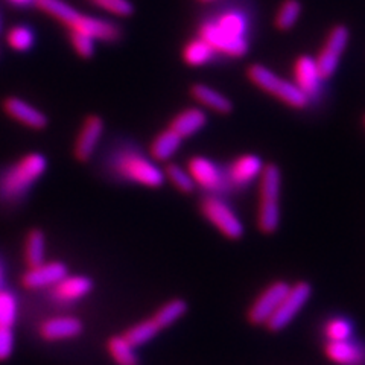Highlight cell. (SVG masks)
<instances>
[{"label": "cell", "instance_id": "cell-18", "mask_svg": "<svg viewBox=\"0 0 365 365\" xmlns=\"http://www.w3.org/2000/svg\"><path fill=\"white\" fill-rule=\"evenodd\" d=\"M4 111L8 114L11 119L17 120L19 123L25 125V127L31 128V130H44L48 127V118H46V114L43 111H40L37 107L31 106L29 102L23 101L17 96H8L4 101Z\"/></svg>", "mask_w": 365, "mask_h": 365}, {"label": "cell", "instance_id": "cell-22", "mask_svg": "<svg viewBox=\"0 0 365 365\" xmlns=\"http://www.w3.org/2000/svg\"><path fill=\"white\" fill-rule=\"evenodd\" d=\"M182 140H185L182 137L168 127L153 139L150 145V157L154 162H168L169 158H173L177 154Z\"/></svg>", "mask_w": 365, "mask_h": 365}, {"label": "cell", "instance_id": "cell-36", "mask_svg": "<svg viewBox=\"0 0 365 365\" xmlns=\"http://www.w3.org/2000/svg\"><path fill=\"white\" fill-rule=\"evenodd\" d=\"M16 349L14 327H0V362L13 356Z\"/></svg>", "mask_w": 365, "mask_h": 365}, {"label": "cell", "instance_id": "cell-8", "mask_svg": "<svg viewBox=\"0 0 365 365\" xmlns=\"http://www.w3.org/2000/svg\"><path fill=\"white\" fill-rule=\"evenodd\" d=\"M190 177L195 181V185L201 187L205 193H215V195H225L230 192L228 187L225 169L216 165L212 158L195 155L187 162Z\"/></svg>", "mask_w": 365, "mask_h": 365}, {"label": "cell", "instance_id": "cell-21", "mask_svg": "<svg viewBox=\"0 0 365 365\" xmlns=\"http://www.w3.org/2000/svg\"><path fill=\"white\" fill-rule=\"evenodd\" d=\"M190 95L197 102H200L202 107L209 108L215 113L228 114L233 111V104L230 99L222 95L221 91L205 84H193L190 87Z\"/></svg>", "mask_w": 365, "mask_h": 365}, {"label": "cell", "instance_id": "cell-34", "mask_svg": "<svg viewBox=\"0 0 365 365\" xmlns=\"http://www.w3.org/2000/svg\"><path fill=\"white\" fill-rule=\"evenodd\" d=\"M88 2L116 17H130L134 13V6L130 0H88Z\"/></svg>", "mask_w": 365, "mask_h": 365}, {"label": "cell", "instance_id": "cell-1", "mask_svg": "<svg viewBox=\"0 0 365 365\" xmlns=\"http://www.w3.org/2000/svg\"><path fill=\"white\" fill-rule=\"evenodd\" d=\"M248 19L239 9H224L201 21L198 37L207 41L215 53L241 58L248 52Z\"/></svg>", "mask_w": 365, "mask_h": 365}, {"label": "cell", "instance_id": "cell-17", "mask_svg": "<svg viewBox=\"0 0 365 365\" xmlns=\"http://www.w3.org/2000/svg\"><path fill=\"white\" fill-rule=\"evenodd\" d=\"M324 356L336 365H365V342L355 338L344 341H326Z\"/></svg>", "mask_w": 365, "mask_h": 365}, {"label": "cell", "instance_id": "cell-27", "mask_svg": "<svg viewBox=\"0 0 365 365\" xmlns=\"http://www.w3.org/2000/svg\"><path fill=\"white\" fill-rule=\"evenodd\" d=\"M322 332L326 341H344L355 335V324L344 315H335L326 319Z\"/></svg>", "mask_w": 365, "mask_h": 365}, {"label": "cell", "instance_id": "cell-31", "mask_svg": "<svg viewBox=\"0 0 365 365\" xmlns=\"http://www.w3.org/2000/svg\"><path fill=\"white\" fill-rule=\"evenodd\" d=\"M163 173H165V178L173 182V186L178 192L186 193V195H189V193H192V192H195L197 185H195V181H193V178L190 177L187 169L181 168L180 165H175V163H169L165 168Z\"/></svg>", "mask_w": 365, "mask_h": 365}, {"label": "cell", "instance_id": "cell-25", "mask_svg": "<svg viewBox=\"0 0 365 365\" xmlns=\"http://www.w3.org/2000/svg\"><path fill=\"white\" fill-rule=\"evenodd\" d=\"M181 55H182V60H185V63L187 66L200 67V66L209 64L215 58L216 53L207 41H204L202 38L197 37V38L189 40L185 44Z\"/></svg>", "mask_w": 365, "mask_h": 365}, {"label": "cell", "instance_id": "cell-28", "mask_svg": "<svg viewBox=\"0 0 365 365\" xmlns=\"http://www.w3.org/2000/svg\"><path fill=\"white\" fill-rule=\"evenodd\" d=\"M186 312H187V303L181 299H173L160 306L154 312L153 318L155 319L160 329L163 330L166 327L175 324L178 319H181L186 315Z\"/></svg>", "mask_w": 365, "mask_h": 365}, {"label": "cell", "instance_id": "cell-14", "mask_svg": "<svg viewBox=\"0 0 365 365\" xmlns=\"http://www.w3.org/2000/svg\"><path fill=\"white\" fill-rule=\"evenodd\" d=\"M264 163L259 155L244 154L236 157L233 162L225 168V177L230 190H244L251 182L259 180Z\"/></svg>", "mask_w": 365, "mask_h": 365}, {"label": "cell", "instance_id": "cell-9", "mask_svg": "<svg viewBox=\"0 0 365 365\" xmlns=\"http://www.w3.org/2000/svg\"><path fill=\"white\" fill-rule=\"evenodd\" d=\"M291 284L284 280H276L269 283L268 287L262 291L256 300L251 303L247 312V319L253 326H264L268 323V319L276 312L283 297L287 295Z\"/></svg>", "mask_w": 365, "mask_h": 365}, {"label": "cell", "instance_id": "cell-6", "mask_svg": "<svg viewBox=\"0 0 365 365\" xmlns=\"http://www.w3.org/2000/svg\"><path fill=\"white\" fill-rule=\"evenodd\" d=\"M202 216L216 230L230 241H239L245 235V227L235 209L228 204L224 195L205 193L200 204Z\"/></svg>", "mask_w": 365, "mask_h": 365}, {"label": "cell", "instance_id": "cell-24", "mask_svg": "<svg viewBox=\"0 0 365 365\" xmlns=\"http://www.w3.org/2000/svg\"><path fill=\"white\" fill-rule=\"evenodd\" d=\"M26 267H37L46 262V235L40 228H32L25 237V247H23Z\"/></svg>", "mask_w": 365, "mask_h": 365}, {"label": "cell", "instance_id": "cell-40", "mask_svg": "<svg viewBox=\"0 0 365 365\" xmlns=\"http://www.w3.org/2000/svg\"><path fill=\"white\" fill-rule=\"evenodd\" d=\"M364 123H365V118H364Z\"/></svg>", "mask_w": 365, "mask_h": 365}, {"label": "cell", "instance_id": "cell-7", "mask_svg": "<svg viewBox=\"0 0 365 365\" xmlns=\"http://www.w3.org/2000/svg\"><path fill=\"white\" fill-rule=\"evenodd\" d=\"M311 297H312V284L309 282L299 280L294 284H291L287 295L283 297V300L280 302L279 307L276 309V312L272 314V317L265 324L267 330L277 334L287 329L294 322L295 317L304 309V306L311 300Z\"/></svg>", "mask_w": 365, "mask_h": 365}, {"label": "cell", "instance_id": "cell-3", "mask_svg": "<svg viewBox=\"0 0 365 365\" xmlns=\"http://www.w3.org/2000/svg\"><path fill=\"white\" fill-rule=\"evenodd\" d=\"M48 158L40 153L21 155L0 173V202L17 205L28 197L31 189L44 175Z\"/></svg>", "mask_w": 365, "mask_h": 365}, {"label": "cell", "instance_id": "cell-16", "mask_svg": "<svg viewBox=\"0 0 365 365\" xmlns=\"http://www.w3.org/2000/svg\"><path fill=\"white\" fill-rule=\"evenodd\" d=\"M102 134H104V120L98 114H90L84 119L75 140L73 154L78 162L86 163L95 155Z\"/></svg>", "mask_w": 365, "mask_h": 365}, {"label": "cell", "instance_id": "cell-12", "mask_svg": "<svg viewBox=\"0 0 365 365\" xmlns=\"http://www.w3.org/2000/svg\"><path fill=\"white\" fill-rule=\"evenodd\" d=\"M84 334V323L75 315H55L38 324V335L46 342L72 341Z\"/></svg>", "mask_w": 365, "mask_h": 365}, {"label": "cell", "instance_id": "cell-15", "mask_svg": "<svg viewBox=\"0 0 365 365\" xmlns=\"http://www.w3.org/2000/svg\"><path fill=\"white\" fill-rule=\"evenodd\" d=\"M67 31H76L93 38L95 41H104V43H114L118 41L122 36L120 28L114 21L101 19V17H91L84 16L78 11L72 21L66 26Z\"/></svg>", "mask_w": 365, "mask_h": 365}, {"label": "cell", "instance_id": "cell-20", "mask_svg": "<svg viewBox=\"0 0 365 365\" xmlns=\"http://www.w3.org/2000/svg\"><path fill=\"white\" fill-rule=\"evenodd\" d=\"M205 125H207V114L201 108L189 107L175 114L169 123V128L174 130L182 139H187V137L200 133Z\"/></svg>", "mask_w": 365, "mask_h": 365}, {"label": "cell", "instance_id": "cell-29", "mask_svg": "<svg viewBox=\"0 0 365 365\" xmlns=\"http://www.w3.org/2000/svg\"><path fill=\"white\" fill-rule=\"evenodd\" d=\"M36 5L38 9H41L43 13L51 16L56 21H60L64 28L72 21L75 14L78 11L72 8L68 4H66L64 0H36Z\"/></svg>", "mask_w": 365, "mask_h": 365}, {"label": "cell", "instance_id": "cell-5", "mask_svg": "<svg viewBox=\"0 0 365 365\" xmlns=\"http://www.w3.org/2000/svg\"><path fill=\"white\" fill-rule=\"evenodd\" d=\"M247 76L256 87L267 91V93L282 101L283 104H287L295 110H303L309 104V98L295 86V83L287 81V79L277 76L265 66L251 64L247 71Z\"/></svg>", "mask_w": 365, "mask_h": 365}, {"label": "cell", "instance_id": "cell-33", "mask_svg": "<svg viewBox=\"0 0 365 365\" xmlns=\"http://www.w3.org/2000/svg\"><path fill=\"white\" fill-rule=\"evenodd\" d=\"M302 14V5L299 0H284L276 14V28L280 31H289L295 26Z\"/></svg>", "mask_w": 365, "mask_h": 365}, {"label": "cell", "instance_id": "cell-37", "mask_svg": "<svg viewBox=\"0 0 365 365\" xmlns=\"http://www.w3.org/2000/svg\"><path fill=\"white\" fill-rule=\"evenodd\" d=\"M6 2L9 5H14V6H19V8H23V6H29L32 4H36V0H6Z\"/></svg>", "mask_w": 365, "mask_h": 365}, {"label": "cell", "instance_id": "cell-26", "mask_svg": "<svg viewBox=\"0 0 365 365\" xmlns=\"http://www.w3.org/2000/svg\"><path fill=\"white\" fill-rule=\"evenodd\" d=\"M160 332H162V329H160L155 319L151 317L128 327L123 332V336L127 338L134 347L139 349L148 344V342H151Z\"/></svg>", "mask_w": 365, "mask_h": 365}, {"label": "cell", "instance_id": "cell-23", "mask_svg": "<svg viewBox=\"0 0 365 365\" xmlns=\"http://www.w3.org/2000/svg\"><path fill=\"white\" fill-rule=\"evenodd\" d=\"M107 351L116 365H140L137 347L122 335H113L107 341Z\"/></svg>", "mask_w": 365, "mask_h": 365}, {"label": "cell", "instance_id": "cell-19", "mask_svg": "<svg viewBox=\"0 0 365 365\" xmlns=\"http://www.w3.org/2000/svg\"><path fill=\"white\" fill-rule=\"evenodd\" d=\"M294 79L295 86L299 87L307 98L312 99L319 91V84L323 81L315 58H312L309 55L299 56L294 63Z\"/></svg>", "mask_w": 365, "mask_h": 365}, {"label": "cell", "instance_id": "cell-32", "mask_svg": "<svg viewBox=\"0 0 365 365\" xmlns=\"http://www.w3.org/2000/svg\"><path fill=\"white\" fill-rule=\"evenodd\" d=\"M6 43L16 52H28L36 43V36L29 26L17 25L6 32Z\"/></svg>", "mask_w": 365, "mask_h": 365}, {"label": "cell", "instance_id": "cell-38", "mask_svg": "<svg viewBox=\"0 0 365 365\" xmlns=\"http://www.w3.org/2000/svg\"><path fill=\"white\" fill-rule=\"evenodd\" d=\"M4 280H5V267L0 260V288H4Z\"/></svg>", "mask_w": 365, "mask_h": 365}, {"label": "cell", "instance_id": "cell-39", "mask_svg": "<svg viewBox=\"0 0 365 365\" xmlns=\"http://www.w3.org/2000/svg\"><path fill=\"white\" fill-rule=\"evenodd\" d=\"M201 4H210V2H216V0H198Z\"/></svg>", "mask_w": 365, "mask_h": 365}, {"label": "cell", "instance_id": "cell-11", "mask_svg": "<svg viewBox=\"0 0 365 365\" xmlns=\"http://www.w3.org/2000/svg\"><path fill=\"white\" fill-rule=\"evenodd\" d=\"M95 288V283L83 274H67L58 283H55L48 291V299L56 306H72L83 302Z\"/></svg>", "mask_w": 365, "mask_h": 365}, {"label": "cell", "instance_id": "cell-10", "mask_svg": "<svg viewBox=\"0 0 365 365\" xmlns=\"http://www.w3.org/2000/svg\"><path fill=\"white\" fill-rule=\"evenodd\" d=\"M349 29L344 25H336L330 29L326 43L315 58L319 75L323 79L332 78L336 72L342 53L349 44Z\"/></svg>", "mask_w": 365, "mask_h": 365}, {"label": "cell", "instance_id": "cell-4", "mask_svg": "<svg viewBox=\"0 0 365 365\" xmlns=\"http://www.w3.org/2000/svg\"><path fill=\"white\" fill-rule=\"evenodd\" d=\"M280 193L282 173L277 165L269 163L259 177V209L257 227L260 233L272 235L280 225Z\"/></svg>", "mask_w": 365, "mask_h": 365}, {"label": "cell", "instance_id": "cell-13", "mask_svg": "<svg viewBox=\"0 0 365 365\" xmlns=\"http://www.w3.org/2000/svg\"><path fill=\"white\" fill-rule=\"evenodd\" d=\"M68 274V268L64 262L46 260L37 267L28 268L21 276L23 288L29 291H48L55 283H58Z\"/></svg>", "mask_w": 365, "mask_h": 365}, {"label": "cell", "instance_id": "cell-30", "mask_svg": "<svg viewBox=\"0 0 365 365\" xmlns=\"http://www.w3.org/2000/svg\"><path fill=\"white\" fill-rule=\"evenodd\" d=\"M19 318V299L14 291L0 288V327H14Z\"/></svg>", "mask_w": 365, "mask_h": 365}, {"label": "cell", "instance_id": "cell-2", "mask_svg": "<svg viewBox=\"0 0 365 365\" xmlns=\"http://www.w3.org/2000/svg\"><path fill=\"white\" fill-rule=\"evenodd\" d=\"M104 165L114 180L130 185L158 189L166 181L163 169L134 145L120 143L114 146L106 157Z\"/></svg>", "mask_w": 365, "mask_h": 365}, {"label": "cell", "instance_id": "cell-35", "mask_svg": "<svg viewBox=\"0 0 365 365\" xmlns=\"http://www.w3.org/2000/svg\"><path fill=\"white\" fill-rule=\"evenodd\" d=\"M68 41H71L73 51L81 56V58L88 60L95 55V40L86 36V34L68 31Z\"/></svg>", "mask_w": 365, "mask_h": 365}]
</instances>
